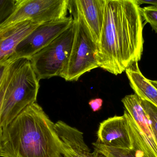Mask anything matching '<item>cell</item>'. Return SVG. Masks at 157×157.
<instances>
[{
  "mask_svg": "<svg viewBox=\"0 0 157 157\" xmlns=\"http://www.w3.org/2000/svg\"><path fill=\"white\" fill-rule=\"evenodd\" d=\"M136 0H107L96 58L99 67L118 75L141 60L144 25Z\"/></svg>",
  "mask_w": 157,
  "mask_h": 157,
  "instance_id": "cell-1",
  "label": "cell"
},
{
  "mask_svg": "<svg viewBox=\"0 0 157 157\" xmlns=\"http://www.w3.org/2000/svg\"><path fill=\"white\" fill-rule=\"evenodd\" d=\"M0 157H64L55 123L36 102L3 128Z\"/></svg>",
  "mask_w": 157,
  "mask_h": 157,
  "instance_id": "cell-2",
  "label": "cell"
},
{
  "mask_svg": "<svg viewBox=\"0 0 157 157\" xmlns=\"http://www.w3.org/2000/svg\"><path fill=\"white\" fill-rule=\"evenodd\" d=\"M39 80L27 58L13 60L4 96L1 124L4 128L29 105L36 102Z\"/></svg>",
  "mask_w": 157,
  "mask_h": 157,
  "instance_id": "cell-3",
  "label": "cell"
},
{
  "mask_svg": "<svg viewBox=\"0 0 157 157\" xmlns=\"http://www.w3.org/2000/svg\"><path fill=\"white\" fill-rule=\"evenodd\" d=\"M75 30L69 61L60 77L67 81H77L87 72L98 68L96 58L98 45L83 18L69 5Z\"/></svg>",
  "mask_w": 157,
  "mask_h": 157,
  "instance_id": "cell-4",
  "label": "cell"
},
{
  "mask_svg": "<svg viewBox=\"0 0 157 157\" xmlns=\"http://www.w3.org/2000/svg\"><path fill=\"white\" fill-rule=\"evenodd\" d=\"M74 21L29 59L38 80L61 76L69 61L75 34Z\"/></svg>",
  "mask_w": 157,
  "mask_h": 157,
  "instance_id": "cell-5",
  "label": "cell"
},
{
  "mask_svg": "<svg viewBox=\"0 0 157 157\" xmlns=\"http://www.w3.org/2000/svg\"><path fill=\"white\" fill-rule=\"evenodd\" d=\"M69 0H18L15 10L0 27L25 20L43 24L65 18Z\"/></svg>",
  "mask_w": 157,
  "mask_h": 157,
  "instance_id": "cell-6",
  "label": "cell"
},
{
  "mask_svg": "<svg viewBox=\"0 0 157 157\" xmlns=\"http://www.w3.org/2000/svg\"><path fill=\"white\" fill-rule=\"evenodd\" d=\"M73 22L72 16L40 24L17 46L13 60L29 59L52 41Z\"/></svg>",
  "mask_w": 157,
  "mask_h": 157,
  "instance_id": "cell-7",
  "label": "cell"
},
{
  "mask_svg": "<svg viewBox=\"0 0 157 157\" xmlns=\"http://www.w3.org/2000/svg\"><path fill=\"white\" fill-rule=\"evenodd\" d=\"M124 114L128 123L131 148L109 147L96 142L92 143L94 150L99 154L101 157H157L147 143L131 116L125 110Z\"/></svg>",
  "mask_w": 157,
  "mask_h": 157,
  "instance_id": "cell-8",
  "label": "cell"
},
{
  "mask_svg": "<svg viewBox=\"0 0 157 157\" xmlns=\"http://www.w3.org/2000/svg\"><path fill=\"white\" fill-rule=\"evenodd\" d=\"M96 142L109 147L131 148V138L125 115L114 116L100 124Z\"/></svg>",
  "mask_w": 157,
  "mask_h": 157,
  "instance_id": "cell-9",
  "label": "cell"
},
{
  "mask_svg": "<svg viewBox=\"0 0 157 157\" xmlns=\"http://www.w3.org/2000/svg\"><path fill=\"white\" fill-rule=\"evenodd\" d=\"M40 24L25 20L0 27V64L13 61L18 44Z\"/></svg>",
  "mask_w": 157,
  "mask_h": 157,
  "instance_id": "cell-10",
  "label": "cell"
},
{
  "mask_svg": "<svg viewBox=\"0 0 157 157\" xmlns=\"http://www.w3.org/2000/svg\"><path fill=\"white\" fill-rule=\"evenodd\" d=\"M55 129L64 157H101L96 150L91 152L85 143L83 133L77 128L59 120L55 123Z\"/></svg>",
  "mask_w": 157,
  "mask_h": 157,
  "instance_id": "cell-11",
  "label": "cell"
},
{
  "mask_svg": "<svg viewBox=\"0 0 157 157\" xmlns=\"http://www.w3.org/2000/svg\"><path fill=\"white\" fill-rule=\"evenodd\" d=\"M107 0H71L69 5L81 15L97 45L100 39Z\"/></svg>",
  "mask_w": 157,
  "mask_h": 157,
  "instance_id": "cell-12",
  "label": "cell"
},
{
  "mask_svg": "<svg viewBox=\"0 0 157 157\" xmlns=\"http://www.w3.org/2000/svg\"><path fill=\"white\" fill-rule=\"evenodd\" d=\"M125 110L131 116L150 149L157 157V145L150 122L142 105V99L134 94L127 95L122 99Z\"/></svg>",
  "mask_w": 157,
  "mask_h": 157,
  "instance_id": "cell-13",
  "label": "cell"
},
{
  "mask_svg": "<svg viewBox=\"0 0 157 157\" xmlns=\"http://www.w3.org/2000/svg\"><path fill=\"white\" fill-rule=\"evenodd\" d=\"M125 72L135 94L157 108V88L141 73L138 62L132 65Z\"/></svg>",
  "mask_w": 157,
  "mask_h": 157,
  "instance_id": "cell-14",
  "label": "cell"
},
{
  "mask_svg": "<svg viewBox=\"0 0 157 157\" xmlns=\"http://www.w3.org/2000/svg\"><path fill=\"white\" fill-rule=\"evenodd\" d=\"M142 105L150 122L154 139L157 145V108L150 102L142 100Z\"/></svg>",
  "mask_w": 157,
  "mask_h": 157,
  "instance_id": "cell-15",
  "label": "cell"
},
{
  "mask_svg": "<svg viewBox=\"0 0 157 157\" xmlns=\"http://www.w3.org/2000/svg\"><path fill=\"white\" fill-rule=\"evenodd\" d=\"M141 14L145 21L157 33V7L150 5L141 8Z\"/></svg>",
  "mask_w": 157,
  "mask_h": 157,
  "instance_id": "cell-16",
  "label": "cell"
},
{
  "mask_svg": "<svg viewBox=\"0 0 157 157\" xmlns=\"http://www.w3.org/2000/svg\"><path fill=\"white\" fill-rule=\"evenodd\" d=\"M18 0H0V25L15 10Z\"/></svg>",
  "mask_w": 157,
  "mask_h": 157,
  "instance_id": "cell-17",
  "label": "cell"
},
{
  "mask_svg": "<svg viewBox=\"0 0 157 157\" xmlns=\"http://www.w3.org/2000/svg\"><path fill=\"white\" fill-rule=\"evenodd\" d=\"M11 63L9 65L6 75L0 88V144H1L2 135L3 129L1 124V112H2V106L3 100L5 93L10 80V76H11Z\"/></svg>",
  "mask_w": 157,
  "mask_h": 157,
  "instance_id": "cell-18",
  "label": "cell"
},
{
  "mask_svg": "<svg viewBox=\"0 0 157 157\" xmlns=\"http://www.w3.org/2000/svg\"><path fill=\"white\" fill-rule=\"evenodd\" d=\"M103 102V100L101 98H97L90 100L88 104L92 111L95 112L101 109Z\"/></svg>",
  "mask_w": 157,
  "mask_h": 157,
  "instance_id": "cell-19",
  "label": "cell"
},
{
  "mask_svg": "<svg viewBox=\"0 0 157 157\" xmlns=\"http://www.w3.org/2000/svg\"><path fill=\"white\" fill-rule=\"evenodd\" d=\"M12 61H10L5 63L0 64V88L6 75L9 65Z\"/></svg>",
  "mask_w": 157,
  "mask_h": 157,
  "instance_id": "cell-20",
  "label": "cell"
},
{
  "mask_svg": "<svg viewBox=\"0 0 157 157\" xmlns=\"http://www.w3.org/2000/svg\"><path fill=\"white\" fill-rule=\"evenodd\" d=\"M139 6L143 4H147L151 5L152 6L157 7V0H153V1H147V0H136Z\"/></svg>",
  "mask_w": 157,
  "mask_h": 157,
  "instance_id": "cell-21",
  "label": "cell"
},
{
  "mask_svg": "<svg viewBox=\"0 0 157 157\" xmlns=\"http://www.w3.org/2000/svg\"><path fill=\"white\" fill-rule=\"evenodd\" d=\"M150 83L157 88V80H150Z\"/></svg>",
  "mask_w": 157,
  "mask_h": 157,
  "instance_id": "cell-22",
  "label": "cell"
}]
</instances>
